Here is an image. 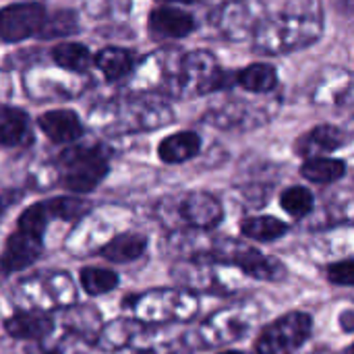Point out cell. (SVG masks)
Masks as SVG:
<instances>
[{"label": "cell", "mask_w": 354, "mask_h": 354, "mask_svg": "<svg viewBox=\"0 0 354 354\" xmlns=\"http://www.w3.org/2000/svg\"><path fill=\"white\" fill-rule=\"evenodd\" d=\"M324 33L319 0H292L276 15H266L253 33L255 48L263 54H286L315 44Z\"/></svg>", "instance_id": "cell-1"}, {"label": "cell", "mask_w": 354, "mask_h": 354, "mask_svg": "<svg viewBox=\"0 0 354 354\" xmlns=\"http://www.w3.org/2000/svg\"><path fill=\"white\" fill-rule=\"evenodd\" d=\"M174 120V110L160 95H137L116 97L95 106L89 114L93 129L106 135H127V133H147L162 129Z\"/></svg>", "instance_id": "cell-2"}, {"label": "cell", "mask_w": 354, "mask_h": 354, "mask_svg": "<svg viewBox=\"0 0 354 354\" xmlns=\"http://www.w3.org/2000/svg\"><path fill=\"white\" fill-rule=\"evenodd\" d=\"M156 218L172 232H207L222 218V203L205 191H187L166 195L156 203Z\"/></svg>", "instance_id": "cell-3"}, {"label": "cell", "mask_w": 354, "mask_h": 354, "mask_svg": "<svg viewBox=\"0 0 354 354\" xmlns=\"http://www.w3.org/2000/svg\"><path fill=\"white\" fill-rule=\"evenodd\" d=\"M124 307L143 326L185 324L199 313V301L185 288H156L124 301Z\"/></svg>", "instance_id": "cell-4"}, {"label": "cell", "mask_w": 354, "mask_h": 354, "mask_svg": "<svg viewBox=\"0 0 354 354\" xmlns=\"http://www.w3.org/2000/svg\"><path fill=\"white\" fill-rule=\"evenodd\" d=\"M110 160L102 145H73L54 162V178L71 193H89L108 176Z\"/></svg>", "instance_id": "cell-5"}, {"label": "cell", "mask_w": 354, "mask_h": 354, "mask_svg": "<svg viewBox=\"0 0 354 354\" xmlns=\"http://www.w3.org/2000/svg\"><path fill=\"white\" fill-rule=\"evenodd\" d=\"M170 276L189 292L205 295H234L243 286V274L226 263L209 259H180L172 266Z\"/></svg>", "instance_id": "cell-6"}, {"label": "cell", "mask_w": 354, "mask_h": 354, "mask_svg": "<svg viewBox=\"0 0 354 354\" xmlns=\"http://www.w3.org/2000/svg\"><path fill=\"white\" fill-rule=\"evenodd\" d=\"M183 52L178 50H156L147 54L141 62H135L127 91L137 95H160V97H176V79H178V64Z\"/></svg>", "instance_id": "cell-7"}, {"label": "cell", "mask_w": 354, "mask_h": 354, "mask_svg": "<svg viewBox=\"0 0 354 354\" xmlns=\"http://www.w3.org/2000/svg\"><path fill=\"white\" fill-rule=\"evenodd\" d=\"M259 319H261V307L253 301H245L220 309L212 313L197 328V342L199 346H207V348L232 344L236 340L247 338L255 330Z\"/></svg>", "instance_id": "cell-8"}, {"label": "cell", "mask_w": 354, "mask_h": 354, "mask_svg": "<svg viewBox=\"0 0 354 354\" xmlns=\"http://www.w3.org/2000/svg\"><path fill=\"white\" fill-rule=\"evenodd\" d=\"M232 75L220 66L216 56L205 50L183 52L176 79V97H199L230 87Z\"/></svg>", "instance_id": "cell-9"}, {"label": "cell", "mask_w": 354, "mask_h": 354, "mask_svg": "<svg viewBox=\"0 0 354 354\" xmlns=\"http://www.w3.org/2000/svg\"><path fill=\"white\" fill-rule=\"evenodd\" d=\"M77 299L75 282L64 272H48L31 276L17 286V301L25 311L48 313L54 309H68Z\"/></svg>", "instance_id": "cell-10"}, {"label": "cell", "mask_w": 354, "mask_h": 354, "mask_svg": "<svg viewBox=\"0 0 354 354\" xmlns=\"http://www.w3.org/2000/svg\"><path fill=\"white\" fill-rule=\"evenodd\" d=\"M23 89L33 102H64L87 89V77L56 64H31L23 73Z\"/></svg>", "instance_id": "cell-11"}, {"label": "cell", "mask_w": 354, "mask_h": 354, "mask_svg": "<svg viewBox=\"0 0 354 354\" xmlns=\"http://www.w3.org/2000/svg\"><path fill=\"white\" fill-rule=\"evenodd\" d=\"M313 332V319L307 313H286L268 328L255 340L257 354H292L297 353Z\"/></svg>", "instance_id": "cell-12"}, {"label": "cell", "mask_w": 354, "mask_h": 354, "mask_svg": "<svg viewBox=\"0 0 354 354\" xmlns=\"http://www.w3.org/2000/svg\"><path fill=\"white\" fill-rule=\"evenodd\" d=\"M274 118L272 104H257L249 100H228L212 106L203 114V122L222 131H255Z\"/></svg>", "instance_id": "cell-13"}, {"label": "cell", "mask_w": 354, "mask_h": 354, "mask_svg": "<svg viewBox=\"0 0 354 354\" xmlns=\"http://www.w3.org/2000/svg\"><path fill=\"white\" fill-rule=\"evenodd\" d=\"M266 15L263 0H226L216 15V25L226 39L243 41L253 37Z\"/></svg>", "instance_id": "cell-14"}, {"label": "cell", "mask_w": 354, "mask_h": 354, "mask_svg": "<svg viewBox=\"0 0 354 354\" xmlns=\"http://www.w3.org/2000/svg\"><path fill=\"white\" fill-rule=\"evenodd\" d=\"M48 10L39 2H15L0 8V37L17 44L37 35L44 27Z\"/></svg>", "instance_id": "cell-15"}, {"label": "cell", "mask_w": 354, "mask_h": 354, "mask_svg": "<svg viewBox=\"0 0 354 354\" xmlns=\"http://www.w3.org/2000/svg\"><path fill=\"white\" fill-rule=\"evenodd\" d=\"M44 251V239L27 234L23 230H15L2 249L0 255V272L2 274H17L31 268Z\"/></svg>", "instance_id": "cell-16"}, {"label": "cell", "mask_w": 354, "mask_h": 354, "mask_svg": "<svg viewBox=\"0 0 354 354\" xmlns=\"http://www.w3.org/2000/svg\"><path fill=\"white\" fill-rule=\"evenodd\" d=\"M197 21L191 12L164 4L149 12L147 29L156 39H180L195 31Z\"/></svg>", "instance_id": "cell-17"}, {"label": "cell", "mask_w": 354, "mask_h": 354, "mask_svg": "<svg viewBox=\"0 0 354 354\" xmlns=\"http://www.w3.org/2000/svg\"><path fill=\"white\" fill-rule=\"evenodd\" d=\"M348 143L346 133L334 124H317L303 137H299L295 149L301 158H326V153L338 151Z\"/></svg>", "instance_id": "cell-18"}, {"label": "cell", "mask_w": 354, "mask_h": 354, "mask_svg": "<svg viewBox=\"0 0 354 354\" xmlns=\"http://www.w3.org/2000/svg\"><path fill=\"white\" fill-rule=\"evenodd\" d=\"M353 95V77L346 68H328L313 87L317 106H348Z\"/></svg>", "instance_id": "cell-19"}, {"label": "cell", "mask_w": 354, "mask_h": 354, "mask_svg": "<svg viewBox=\"0 0 354 354\" xmlns=\"http://www.w3.org/2000/svg\"><path fill=\"white\" fill-rule=\"evenodd\" d=\"M37 127L52 143H75L83 137V122L73 110H50L37 118Z\"/></svg>", "instance_id": "cell-20"}, {"label": "cell", "mask_w": 354, "mask_h": 354, "mask_svg": "<svg viewBox=\"0 0 354 354\" xmlns=\"http://www.w3.org/2000/svg\"><path fill=\"white\" fill-rule=\"evenodd\" d=\"M56 324L48 313L21 311L4 322V330L15 340H46L54 332Z\"/></svg>", "instance_id": "cell-21"}, {"label": "cell", "mask_w": 354, "mask_h": 354, "mask_svg": "<svg viewBox=\"0 0 354 354\" xmlns=\"http://www.w3.org/2000/svg\"><path fill=\"white\" fill-rule=\"evenodd\" d=\"M201 151V137L195 131H180L168 135L158 145V156L166 164H185L199 156Z\"/></svg>", "instance_id": "cell-22"}, {"label": "cell", "mask_w": 354, "mask_h": 354, "mask_svg": "<svg viewBox=\"0 0 354 354\" xmlns=\"http://www.w3.org/2000/svg\"><path fill=\"white\" fill-rule=\"evenodd\" d=\"M147 249V239L145 234L139 232H122L112 236L97 253L112 261V263H131L137 261Z\"/></svg>", "instance_id": "cell-23"}, {"label": "cell", "mask_w": 354, "mask_h": 354, "mask_svg": "<svg viewBox=\"0 0 354 354\" xmlns=\"http://www.w3.org/2000/svg\"><path fill=\"white\" fill-rule=\"evenodd\" d=\"M31 139L27 112L12 106H0V149L19 147Z\"/></svg>", "instance_id": "cell-24"}, {"label": "cell", "mask_w": 354, "mask_h": 354, "mask_svg": "<svg viewBox=\"0 0 354 354\" xmlns=\"http://www.w3.org/2000/svg\"><path fill=\"white\" fill-rule=\"evenodd\" d=\"M93 66L108 81H120L131 75V71L135 66V58L124 48H102L93 56Z\"/></svg>", "instance_id": "cell-25"}, {"label": "cell", "mask_w": 354, "mask_h": 354, "mask_svg": "<svg viewBox=\"0 0 354 354\" xmlns=\"http://www.w3.org/2000/svg\"><path fill=\"white\" fill-rule=\"evenodd\" d=\"M234 83L249 93H270L278 85V71L268 62H253L234 75Z\"/></svg>", "instance_id": "cell-26"}, {"label": "cell", "mask_w": 354, "mask_h": 354, "mask_svg": "<svg viewBox=\"0 0 354 354\" xmlns=\"http://www.w3.org/2000/svg\"><path fill=\"white\" fill-rule=\"evenodd\" d=\"M50 54H52V60L56 66L77 73V75H85L93 66V56H91L89 48L79 41L56 44Z\"/></svg>", "instance_id": "cell-27"}, {"label": "cell", "mask_w": 354, "mask_h": 354, "mask_svg": "<svg viewBox=\"0 0 354 354\" xmlns=\"http://www.w3.org/2000/svg\"><path fill=\"white\" fill-rule=\"evenodd\" d=\"M141 328H143V324H139V322H135V319H114V322H110L108 326H102L95 344H97L102 351L116 353V351H120L122 346H127V344L133 340V336H135Z\"/></svg>", "instance_id": "cell-28"}, {"label": "cell", "mask_w": 354, "mask_h": 354, "mask_svg": "<svg viewBox=\"0 0 354 354\" xmlns=\"http://www.w3.org/2000/svg\"><path fill=\"white\" fill-rule=\"evenodd\" d=\"M301 174L315 185H332L346 174V164L336 158H309L301 166Z\"/></svg>", "instance_id": "cell-29"}, {"label": "cell", "mask_w": 354, "mask_h": 354, "mask_svg": "<svg viewBox=\"0 0 354 354\" xmlns=\"http://www.w3.org/2000/svg\"><path fill=\"white\" fill-rule=\"evenodd\" d=\"M241 232L245 239L259 241V243H272L288 232V224H284L272 216H255V218H247L241 224Z\"/></svg>", "instance_id": "cell-30"}, {"label": "cell", "mask_w": 354, "mask_h": 354, "mask_svg": "<svg viewBox=\"0 0 354 354\" xmlns=\"http://www.w3.org/2000/svg\"><path fill=\"white\" fill-rule=\"evenodd\" d=\"M79 280H81L83 290L89 297H100V295L112 292L120 282L116 272L104 270V268H83L79 274Z\"/></svg>", "instance_id": "cell-31"}, {"label": "cell", "mask_w": 354, "mask_h": 354, "mask_svg": "<svg viewBox=\"0 0 354 354\" xmlns=\"http://www.w3.org/2000/svg\"><path fill=\"white\" fill-rule=\"evenodd\" d=\"M46 207H48L50 218L66 220V222H79L83 216L89 214L91 203H87V201L81 199V197H68V195H64V197L48 199V201H46Z\"/></svg>", "instance_id": "cell-32"}, {"label": "cell", "mask_w": 354, "mask_h": 354, "mask_svg": "<svg viewBox=\"0 0 354 354\" xmlns=\"http://www.w3.org/2000/svg\"><path fill=\"white\" fill-rule=\"evenodd\" d=\"M280 205H282V209H284L288 216L301 220V218H305V216H309V214L313 212V207H315V197H313V193H311L309 189H305V187H290V189H286V191L280 195Z\"/></svg>", "instance_id": "cell-33"}, {"label": "cell", "mask_w": 354, "mask_h": 354, "mask_svg": "<svg viewBox=\"0 0 354 354\" xmlns=\"http://www.w3.org/2000/svg\"><path fill=\"white\" fill-rule=\"evenodd\" d=\"M79 29V19L77 12L73 10H56L52 15L46 17L41 31L37 33L44 39H52V37H62V35H71L77 33Z\"/></svg>", "instance_id": "cell-34"}, {"label": "cell", "mask_w": 354, "mask_h": 354, "mask_svg": "<svg viewBox=\"0 0 354 354\" xmlns=\"http://www.w3.org/2000/svg\"><path fill=\"white\" fill-rule=\"evenodd\" d=\"M50 220H52V218H50V214H48L46 201H37V203L29 205V207L19 216L17 230H23V232H27V234H33V236L44 239Z\"/></svg>", "instance_id": "cell-35"}, {"label": "cell", "mask_w": 354, "mask_h": 354, "mask_svg": "<svg viewBox=\"0 0 354 354\" xmlns=\"http://www.w3.org/2000/svg\"><path fill=\"white\" fill-rule=\"evenodd\" d=\"M328 280L338 286H353L354 284V261L344 259L338 263H332L328 268Z\"/></svg>", "instance_id": "cell-36"}, {"label": "cell", "mask_w": 354, "mask_h": 354, "mask_svg": "<svg viewBox=\"0 0 354 354\" xmlns=\"http://www.w3.org/2000/svg\"><path fill=\"white\" fill-rule=\"evenodd\" d=\"M19 197H21L19 191H10V193H2V195H0V220H2V216L10 209V205H12Z\"/></svg>", "instance_id": "cell-37"}, {"label": "cell", "mask_w": 354, "mask_h": 354, "mask_svg": "<svg viewBox=\"0 0 354 354\" xmlns=\"http://www.w3.org/2000/svg\"><path fill=\"white\" fill-rule=\"evenodd\" d=\"M8 93H10V79H8V75L0 68V106H2V102L8 97Z\"/></svg>", "instance_id": "cell-38"}, {"label": "cell", "mask_w": 354, "mask_h": 354, "mask_svg": "<svg viewBox=\"0 0 354 354\" xmlns=\"http://www.w3.org/2000/svg\"><path fill=\"white\" fill-rule=\"evenodd\" d=\"M342 322H344V330L346 332H353V311H346L342 315Z\"/></svg>", "instance_id": "cell-39"}, {"label": "cell", "mask_w": 354, "mask_h": 354, "mask_svg": "<svg viewBox=\"0 0 354 354\" xmlns=\"http://www.w3.org/2000/svg\"><path fill=\"white\" fill-rule=\"evenodd\" d=\"M156 2H162V4H189V2H195V0H156Z\"/></svg>", "instance_id": "cell-40"}, {"label": "cell", "mask_w": 354, "mask_h": 354, "mask_svg": "<svg viewBox=\"0 0 354 354\" xmlns=\"http://www.w3.org/2000/svg\"><path fill=\"white\" fill-rule=\"evenodd\" d=\"M218 354H247V353H241V351H222V353Z\"/></svg>", "instance_id": "cell-41"}]
</instances>
